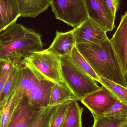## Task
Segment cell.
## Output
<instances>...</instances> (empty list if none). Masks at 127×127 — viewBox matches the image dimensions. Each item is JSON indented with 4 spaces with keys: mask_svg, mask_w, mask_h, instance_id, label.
Listing matches in <instances>:
<instances>
[{
    "mask_svg": "<svg viewBox=\"0 0 127 127\" xmlns=\"http://www.w3.org/2000/svg\"><path fill=\"white\" fill-rule=\"evenodd\" d=\"M77 49L100 77L127 88L124 74L109 38L98 44H76Z\"/></svg>",
    "mask_w": 127,
    "mask_h": 127,
    "instance_id": "6da1fadb",
    "label": "cell"
},
{
    "mask_svg": "<svg viewBox=\"0 0 127 127\" xmlns=\"http://www.w3.org/2000/svg\"><path fill=\"white\" fill-rule=\"evenodd\" d=\"M43 47L40 35L20 24H13L0 35V59L6 61L23 59Z\"/></svg>",
    "mask_w": 127,
    "mask_h": 127,
    "instance_id": "7a4b0ae2",
    "label": "cell"
},
{
    "mask_svg": "<svg viewBox=\"0 0 127 127\" xmlns=\"http://www.w3.org/2000/svg\"><path fill=\"white\" fill-rule=\"evenodd\" d=\"M39 80H47L64 84L61 73L60 57L48 49L33 52L22 59Z\"/></svg>",
    "mask_w": 127,
    "mask_h": 127,
    "instance_id": "3957f363",
    "label": "cell"
},
{
    "mask_svg": "<svg viewBox=\"0 0 127 127\" xmlns=\"http://www.w3.org/2000/svg\"><path fill=\"white\" fill-rule=\"evenodd\" d=\"M60 59L64 84L79 101L101 89L95 80L69 61L66 57Z\"/></svg>",
    "mask_w": 127,
    "mask_h": 127,
    "instance_id": "277c9868",
    "label": "cell"
},
{
    "mask_svg": "<svg viewBox=\"0 0 127 127\" xmlns=\"http://www.w3.org/2000/svg\"><path fill=\"white\" fill-rule=\"evenodd\" d=\"M57 19L75 28L89 18L84 0H50Z\"/></svg>",
    "mask_w": 127,
    "mask_h": 127,
    "instance_id": "5b68a950",
    "label": "cell"
},
{
    "mask_svg": "<svg viewBox=\"0 0 127 127\" xmlns=\"http://www.w3.org/2000/svg\"><path fill=\"white\" fill-rule=\"evenodd\" d=\"M117 100L107 88L102 85L100 89L88 95L81 101L95 119L104 116Z\"/></svg>",
    "mask_w": 127,
    "mask_h": 127,
    "instance_id": "8992f818",
    "label": "cell"
},
{
    "mask_svg": "<svg viewBox=\"0 0 127 127\" xmlns=\"http://www.w3.org/2000/svg\"><path fill=\"white\" fill-rule=\"evenodd\" d=\"M76 44H98L108 38L103 29L89 18L74 29Z\"/></svg>",
    "mask_w": 127,
    "mask_h": 127,
    "instance_id": "52a82bcc",
    "label": "cell"
},
{
    "mask_svg": "<svg viewBox=\"0 0 127 127\" xmlns=\"http://www.w3.org/2000/svg\"><path fill=\"white\" fill-rule=\"evenodd\" d=\"M88 17L106 32L115 27V18L109 13L105 0H84Z\"/></svg>",
    "mask_w": 127,
    "mask_h": 127,
    "instance_id": "ba28073f",
    "label": "cell"
},
{
    "mask_svg": "<svg viewBox=\"0 0 127 127\" xmlns=\"http://www.w3.org/2000/svg\"><path fill=\"white\" fill-rule=\"evenodd\" d=\"M43 109L32 106L28 96L24 95L7 127H28Z\"/></svg>",
    "mask_w": 127,
    "mask_h": 127,
    "instance_id": "9c48e42d",
    "label": "cell"
},
{
    "mask_svg": "<svg viewBox=\"0 0 127 127\" xmlns=\"http://www.w3.org/2000/svg\"><path fill=\"white\" fill-rule=\"evenodd\" d=\"M110 41L124 74L127 72V10Z\"/></svg>",
    "mask_w": 127,
    "mask_h": 127,
    "instance_id": "30bf717a",
    "label": "cell"
},
{
    "mask_svg": "<svg viewBox=\"0 0 127 127\" xmlns=\"http://www.w3.org/2000/svg\"><path fill=\"white\" fill-rule=\"evenodd\" d=\"M55 84L47 80H39L28 95L31 104L41 109L48 107L51 89Z\"/></svg>",
    "mask_w": 127,
    "mask_h": 127,
    "instance_id": "8fae6325",
    "label": "cell"
},
{
    "mask_svg": "<svg viewBox=\"0 0 127 127\" xmlns=\"http://www.w3.org/2000/svg\"><path fill=\"white\" fill-rule=\"evenodd\" d=\"M76 45L74 30L62 32L56 31L53 41L48 50L59 57L70 54Z\"/></svg>",
    "mask_w": 127,
    "mask_h": 127,
    "instance_id": "7c38bea8",
    "label": "cell"
},
{
    "mask_svg": "<svg viewBox=\"0 0 127 127\" xmlns=\"http://www.w3.org/2000/svg\"><path fill=\"white\" fill-rule=\"evenodd\" d=\"M21 17L16 0H0V30L1 32Z\"/></svg>",
    "mask_w": 127,
    "mask_h": 127,
    "instance_id": "4fadbf2b",
    "label": "cell"
},
{
    "mask_svg": "<svg viewBox=\"0 0 127 127\" xmlns=\"http://www.w3.org/2000/svg\"><path fill=\"white\" fill-rule=\"evenodd\" d=\"M11 62V72L0 95V106L10 97L18 87L21 68L23 63L22 59L13 60Z\"/></svg>",
    "mask_w": 127,
    "mask_h": 127,
    "instance_id": "5bb4252c",
    "label": "cell"
},
{
    "mask_svg": "<svg viewBox=\"0 0 127 127\" xmlns=\"http://www.w3.org/2000/svg\"><path fill=\"white\" fill-rule=\"evenodd\" d=\"M21 17L35 18L48 9L50 0H16Z\"/></svg>",
    "mask_w": 127,
    "mask_h": 127,
    "instance_id": "9a60e30c",
    "label": "cell"
},
{
    "mask_svg": "<svg viewBox=\"0 0 127 127\" xmlns=\"http://www.w3.org/2000/svg\"><path fill=\"white\" fill-rule=\"evenodd\" d=\"M24 93L19 88L0 106V127H7L11 117L21 101Z\"/></svg>",
    "mask_w": 127,
    "mask_h": 127,
    "instance_id": "2e32d148",
    "label": "cell"
},
{
    "mask_svg": "<svg viewBox=\"0 0 127 127\" xmlns=\"http://www.w3.org/2000/svg\"><path fill=\"white\" fill-rule=\"evenodd\" d=\"M79 99L63 84L55 83L52 87L48 106H52L72 100Z\"/></svg>",
    "mask_w": 127,
    "mask_h": 127,
    "instance_id": "e0dca14e",
    "label": "cell"
},
{
    "mask_svg": "<svg viewBox=\"0 0 127 127\" xmlns=\"http://www.w3.org/2000/svg\"><path fill=\"white\" fill-rule=\"evenodd\" d=\"M84 109L77 100L69 101L62 127H82V115Z\"/></svg>",
    "mask_w": 127,
    "mask_h": 127,
    "instance_id": "ac0fdd59",
    "label": "cell"
},
{
    "mask_svg": "<svg viewBox=\"0 0 127 127\" xmlns=\"http://www.w3.org/2000/svg\"><path fill=\"white\" fill-rule=\"evenodd\" d=\"M39 81L32 71L23 62L21 68L17 88L20 89L24 95H28Z\"/></svg>",
    "mask_w": 127,
    "mask_h": 127,
    "instance_id": "d6986e66",
    "label": "cell"
},
{
    "mask_svg": "<svg viewBox=\"0 0 127 127\" xmlns=\"http://www.w3.org/2000/svg\"><path fill=\"white\" fill-rule=\"evenodd\" d=\"M65 57L67 58L69 61L89 75L95 81L100 83V77L95 73L90 65L81 54L76 46L73 48L70 54Z\"/></svg>",
    "mask_w": 127,
    "mask_h": 127,
    "instance_id": "ffe728a7",
    "label": "cell"
},
{
    "mask_svg": "<svg viewBox=\"0 0 127 127\" xmlns=\"http://www.w3.org/2000/svg\"><path fill=\"white\" fill-rule=\"evenodd\" d=\"M59 105L43 109L28 127H50L52 117Z\"/></svg>",
    "mask_w": 127,
    "mask_h": 127,
    "instance_id": "44dd1931",
    "label": "cell"
},
{
    "mask_svg": "<svg viewBox=\"0 0 127 127\" xmlns=\"http://www.w3.org/2000/svg\"><path fill=\"white\" fill-rule=\"evenodd\" d=\"M100 78L101 85L107 88L118 100L127 105V88L105 78Z\"/></svg>",
    "mask_w": 127,
    "mask_h": 127,
    "instance_id": "7402d4cb",
    "label": "cell"
},
{
    "mask_svg": "<svg viewBox=\"0 0 127 127\" xmlns=\"http://www.w3.org/2000/svg\"><path fill=\"white\" fill-rule=\"evenodd\" d=\"M94 119L92 127H122L127 122V119H114L105 116Z\"/></svg>",
    "mask_w": 127,
    "mask_h": 127,
    "instance_id": "603a6c76",
    "label": "cell"
},
{
    "mask_svg": "<svg viewBox=\"0 0 127 127\" xmlns=\"http://www.w3.org/2000/svg\"><path fill=\"white\" fill-rule=\"evenodd\" d=\"M104 116L114 119H127V105L118 100Z\"/></svg>",
    "mask_w": 127,
    "mask_h": 127,
    "instance_id": "cb8c5ba5",
    "label": "cell"
},
{
    "mask_svg": "<svg viewBox=\"0 0 127 127\" xmlns=\"http://www.w3.org/2000/svg\"><path fill=\"white\" fill-rule=\"evenodd\" d=\"M69 101H68L59 105L52 117L50 127H62Z\"/></svg>",
    "mask_w": 127,
    "mask_h": 127,
    "instance_id": "d4e9b609",
    "label": "cell"
},
{
    "mask_svg": "<svg viewBox=\"0 0 127 127\" xmlns=\"http://www.w3.org/2000/svg\"><path fill=\"white\" fill-rule=\"evenodd\" d=\"M12 67V62L10 61H8L2 68L0 74V95L3 91L5 83L10 74Z\"/></svg>",
    "mask_w": 127,
    "mask_h": 127,
    "instance_id": "484cf974",
    "label": "cell"
},
{
    "mask_svg": "<svg viewBox=\"0 0 127 127\" xmlns=\"http://www.w3.org/2000/svg\"><path fill=\"white\" fill-rule=\"evenodd\" d=\"M106 6L110 15L115 18L117 11L119 9V0H105Z\"/></svg>",
    "mask_w": 127,
    "mask_h": 127,
    "instance_id": "4316f807",
    "label": "cell"
},
{
    "mask_svg": "<svg viewBox=\"0 0 127 127\" xmlns=\"http://www.w3.org/2000/svg\"><path fill=\"white\" fill-rule=\"evenodd\" d=\"M8 62V61H6L4 60L0 59V74L1 72L3 66Z\"/></svg>",
    "mask_w": 127,
    "mask_h": 127,
    "instance_id": "83f0119b",
    "label": "cell"
},
{
    "mask_svg": "<svg viewBox=\"0 0 127 127\" xmlns=\"http://www.w3.org/2000/svg\"><path fill=\"white\" fill-rule=\"evenodd\" d=\"M124 76L125 80V83H126V84L127 87V72L125 74H124Z\"/></svg>",
    "mask_w": 127,
    "mask_h": 127,
    "instance_id": "f1b7e54d",
    "label": "cell"
},
{
    "mask_svg": "<svg viewBox=\"0 0 127 127\" xmlns=\"http://www.w3.org/2000/svg\"><path fill=\"white\" fill-rule=\"evenodd\" d=\"M122 127H127V122L124 124Z\"/></svg>",
    "mask_w": 127,
    "mask_h": 127,
    "instance_id": "f546056e",
    "label": "cell"
},
{
    "mask_svg": "<svg viewBox=\"0 0 127 127\" xmlns=\"http://www.w3.org/2000/svg\"><path fill=\"white\" fill-rule=\"evenodd\" d=\"M1 31L0 30V35L1 33Z\"/></svg>",
    "mask_w": 127,
    "mask_h": 127,
    "instance_id": "4dcf8cb0",
    "label": "cell"
}]
</instances>
